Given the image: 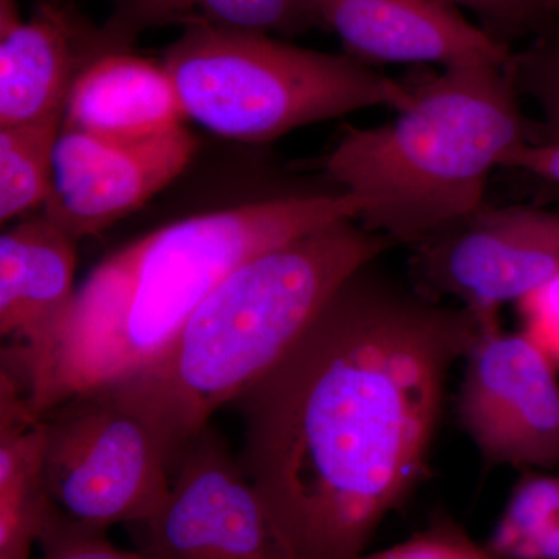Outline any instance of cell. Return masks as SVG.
Segmentation results:
<instances>
[{"label":"cell","instance_id":"16","mask_svg":"<svg viewBox=\"0 0 559 559\" xmlns=\"http://www.w3.org/2000/svg\"><path fill=\"white\" fill-rule=\"evenodd\" d=\"M44 426L0 414V559H32L51 502L43 477Z\"/></svg>","mask_w":559,"mask_h":559},{"label":"cell","instance_id":"21","mask_svg":"<svg viewBox=\"0 0 559 559\" xmlns=\"http://www.w3.org/2000/svg\"><path fill=\"white\" fill-rule=\"evenodd\" d=\"M525 333L559 366V277L520 301Z\"/></svg>","mask_w":559,"mask_h":559},{"label":"cell","instance_id":"8","mask_svg":"<svg viewBox=\"0 0 559 559\" xmlns=\"http://www.w3.org/2000/svg\"><path fill=\"white\" fill-rule=\"evenodd\" d=\"M460 425L489 466L559 465V381L550 356L525 331L485 323L465 358Z\"/></svg>","mask_w":559,"mask_h":559},{"label":"cell","instance_id":"3","mask_svg":"<svg viewBox=\"0 0 559 559\" xmlns=\"http://www.w3.org/2000/svg\"><path fill=\"white\" fill-rule=\"evenodd\" d=\"M392 248L341 219L257 253L202 301L156 362L108 388L148 423L171 476L213 414L272 369L356 271Z\"/></svg>","mask_w":559,"mask_h":559},{"label":"cell","instance_id":"2","mask_svg":"<svg viewBox=\"0 0 559 559\" xmlns=\"http://www.w3.org/2000/svg\"><path fill=\"white\" fill-rule=\"evenodd\" d=\"M345 191L288 194L167 224L102 261L64 319L32 345L2 348V373L32 417L79 393L148 369L227 275L257 253L341 219H358Z\"/></svg>","mask_w":559,"mask_h":559},{"label":"cell","instance_id":"24","mask_svg":"<svg viewBox=\"0 0 559 559\" xmlns=\"http://www.w3.org/2000/svg\"><path fill=\"white\" fill-rule=\"evenodd\" d=\"M502 168L559 186V142L524 143L503 159Z\"/></svg>","mask_w":559,"mask_h":559},{"label":"cell","instance_id":"18","mask_svg":"<svg viewBox=\"0 0 559 559\" xmlns=\"http://www.w3.org/2000/svg\"><path fill=\"white\" fill-rule=\"evenodd\" d=\"M503 72L518 97L538 109L533 143L559 142V28L527 49L513 51Z\"/></svg>","mask_w":559,"mask_h":559},{"label":"cell","instance_id":"13","mask_svg":"<svg viewBox=\"0 0 559 559\" xmlns=\"http://www.w3.org/2000/svg\"><path fill=\"white\" fill-rule=\"evenodd\" d=\"M186 120L164 62L121 50L95 58L80 73L66 103L62 130L132 142L178 130Z\"/></svg>","mask_w":559,"mask_h":559},{"label":"cell","instance_id":"19","mask_svg":"<svg viewBox=\"0 0 559 559\" xmlns=\"http://www.w3.org/2000/svg\"><path fill=\"white\" fill-rule=\"evenodd\" d=\"M559 518V477L525 469L511 492L487 550L499 559H510L522 543Z\"/></svg>","mask_w":559,"mask_h":559},{"label":"cell","instance_id":"22","mask_svg":"<svg viewBox=\"0 0 559 559\" xmlns=\"http://www.w3.org/2000/svg\"><path fill=\"white\" fill-rule=\"evenodd\" d=\"M455 522L440 514L425 532H419L399 546L358 559H444Z\"/></svg>","mask_w":559,"mask_h":559},{"label":"cell","instance_id":"25","mask_svg":"<svg viewBox=\"0 0 559 559\" xmlns=\"http://www.w3.org/2000/svg\"><path fill=\"white\" fill-rule=\"evenodd\" d=\"M510 559H559V518L522 543Z\"/></svg>","mask_w":559,"mask_h":559},{"label":"cell","instance_id":"10","mask_svg":"<svg viewBox=\"0 0 559 559\" xmlns=\"http://www.w3.org/2000/svg\"><path fill=\"white\" fill-rule=\"evenodd\" d=\"M197 148L186 127L132 142L61 130L43 215L75 241L100 234L178 178Z\"/></svg>","mask_w":559,"mask_h":559},{"label":"cell","instance_id":"5","mask_svg":"<svg viewBox=\"0 0 559 559\" xmlns=\"http://www.w3.org/2000/svg\"><path fill=\"white\" fill-rule=\"evenodd\" d=\"M187 119L238 142L412 102V87L349 55L301 49L264 33L189 28L164 58Z\"/></svg>","mask_w":559,"mask_h":559},{"label":"cell","instance_id":"14","mask_svg":"<svg viewBox=\"0 0 559 559\" xmlns=\"http://www.w3.org/2000/svg\"><path fill=\"white\" fill-rule=\"evenodd\" d=\"M75 240L47 216L22 221L0 237V334L7 345L43 340L75 299Z\"/></svg>","mask_w":559,"mask_h":559},{"label":"cell","instance_id":"4","mask_svg":"<svg viewBox=\"0 0 559 559\" xmlns=\"http://www.w3.org/2000/svg\"><path fill=\"white\" fill-rule=\"evenodd\" d=\"M412 92L388 123L342 128L319 168L360 202L364 229L414 249L484 207L489 176L536 128L503 68L444 69Z\"/></svg>","mask_w":559,"mask_h":559},{"label":"cell","instance_id":"20","mask_svg":"<svg viewBox=\"0 0 559 559\" xmlns=\"http://www.w3.org/2000/svg\"><path fill=\"white\" fill-rule=\"evenodd\" d=\"M38 547L40 559H150L140 550L117 549L108 538V530L81 524L62 513L55 503L40 533Z\"/></svg>","mask_w":559,"mask_h":559},{"label":"cell","instance_id":"11","mask_svg":"<svg viewBox=\"0 0 559 559\" xmlns=\"http://www.w3.org/2000/svg\"><path fill=\"white\" fill-rule=\"evenodd\" d=\"M325 31L364 64L496 66L511 47L444 0H316Z\"/></svg>","mask_w":559,"mask_h":559},{"label":"cell","instance_id":"6","mask_svg":"<svg viewBox=\"0 0 559 559\" xmlns=\"http://www.w3.org/2000/svg\"><path fill=\"white\" fill-rule=\"evenodd\" d=\"M39 419L44 485L62 513L108 530L143 524L162 509L173 479L165 452L112 389L70 396Z\"/></svg>","mask_w":559,"mask_h":559},{"label":"cell","instance_id":"12","mask_svg":"<svg viewBox=\"0 0 559 559\" xmlns=\"http://www.w3.org/2000/svg\"><path fill=\"white\" fill-rule=\"evenodd\" d=\"M109 53L100 28L40 3L22 21L16 0H0V128L64 114L83 69Z\"/></svg>","mask_w":559,"mask_h":559},{"label":"cell","instance_id":"23","mask_svg":"<svg viewBox=\"0 0 559 559\" xmlns=\"http://www.w3.org/2000/svg\"><path fill=\"white\" fill-rule=\"evenodd\" d=\"M457 9H468L500 32H520L540 21L524 0H444Z\"/></svg>","mask_w":559,"mask_h":559},{"label":"cell","instance_id":"1","mask_svg":"<svg viewBox=\"0 0 559 559\" xmlns=\"http://www.w3.org/2000/svg\"><path fill=\"white\" fill-rule=\"evenodd\" d=\"M496 314L432 299L374 260L235 401L238 460L294 559L362 557L428 473L452 367Z\"/></svg>","mask_w":559,"mask_h":559},{"label":"cell","instance_id":"15","mask_svg":"<svg viewBox=\"0 0 559 559\" xmlns=\"http://www.w3.org/2000/svg\"><path fill=\"white\" fill-rule=\"evenodd\" d=\"M102 27L110 51L127 50L140 32L159 27L218 28L299 35L323 28L316 0H112Z\"/></svg>","mask_w":559,"mask_h":559},{"label":"cell","instance_id":"7","mask_svg":"<svg viewBox=\"0 0 559 559\" xmlns=\"http://www.w3.org/2000/svg\"><path fill=\"white\" fill-rule=\"evenodd\" d=\"M559 277V210L488 205L412 249L409 282L436 300L496 314Z\"/></svg>","mask_w":559,"mask_h":559},{"label":"cell","instance_id":"17","mask_svg":"<svg viewBox=\"0 0 559 559\" xmlns=\"http://www.w3.org/2000/svg\"><path fill=\"white\" fill-rule=\"evenodd\" d=\"M64 114L0 128V221L44 207L53 187L55 151Z\"/></svg>","mask_w":559,"mask_h":559},{"label":"cell","instance_id":"9","mask_svg":"<svg viewBox=\"0 0 559 559\" xmlns=\"http://www.w3.org/2000/svg\"><path fill=\"white\" fill-rule=\"evenodd\" d=\"M143 530L150 559H294L240 460L212 426L173 473L170 495Z\"/></svg>","mask_w":559,"mask_h":559},{"label":"cell","instance_id":"27","mask_svg":"<svg viewBox=\"0 0 559 559\" xmlns=\"http://www.w3.org/2000/svg\"><path fill=\"white\" fill-rule=\"evenodd\" d=\"M524 2L538 14L540 20L547 14L559 13V0H524Z\"/></svg>","mask_w":559,"mask_h":559},{"label":"cell","instance_id":"26","mask_svg":"<svg viewBox=\"0 0 559 559\" xmlns=\"http://www.w3.org/2000/svg\"><path fill=\"white\" fill-rule=\"evenodd\" d=\"M444 559H499L489 554L487 549H480L473 539L455 524L452 530L450 547Z\"/></svg>","mask_w":559,"mask_h":559}]
</instances>
